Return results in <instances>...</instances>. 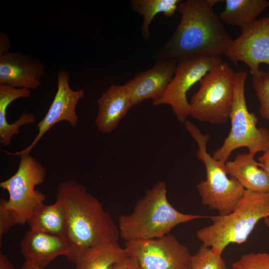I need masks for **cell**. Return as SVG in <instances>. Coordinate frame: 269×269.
<instances>
[{"instance_id": "cell-1", "label": "cell", "mask_w": 269, "mask_h": 269, "mask_svg": "<svg viewBox=\"0 0 269 269\" xmlns=\"http://www.w3.org/2000/svg\"><path fill=\"white\" fill-rule=\"evenodd\" d=\"M221 0H186L178 4L180 22L154 59L176 64L188 59L220 57L233 39L226 30L214 5Z\"/></svg>"}, {"instance_id": "cell-2", "label": "cell", "mask_w": 269, "mask_h": 269, "mask_svg": "<svg viewBox=\"0 0 269 269\" xmlns=\"http://www.w3.org/2000/svg\"><path fill=\"white\" fill-rule=\"evenodd\" d=\"M56 199L65 207L67 223L66 237L70 245L67 259L74 263L88 248L108 242L118 241L119 227L102 203L86 187L75 181L60 182Z\"/></svg>"}, {"instance_id": "cell-3", "label": "cell", "mask_w": 269, "mask_h": 269, "mask_svg": "<svg viewBox=\"0 0 269 269\" xmlns=\"http://www.w3.org/2000/svg\"><path fill=\"white\" fill-rule=\"evenodd\" d=\"M210 217L175 209L168 200L166 182L160 181L137 200L131 214L119 216L118 227L120 237L126 242L148 240L168 234L179 224Z\"/></svg>"}, {"instance_id": "cell-4", "label": "cell", "mask_w": 269, "mask_h": 269, "mask_svg": "<svg viewBox=\"0 0 269 269\" xmlns=\"http://www.w3.org/2000/svg\"><path fill=\"white\" fill-rule=\"evenodd\" d=\"M269 217V193L245 190L236 208L226 215L211 216L212 223L197 231L202 244L221 256L230 244L246 242L260 220Z\"/></svg>"}, {"instance_id": "cell-5", "label": "cell", "mask_w": 269, "mask_h": 269, "mask_svg": "<svg viewBox=\"0 0 269 269\" xmlns=\"http://www.w3.org/2000/svg\"><path fill=\"white\" fill-rule=\"evenodd\" d=\"M184 124L198 145L196 156L205 167L206 179L196 186L201 203L210 209L217 211L219 215H227L238 206L245 189L235 178L228 176L224 163L215 159L208 153L207 144L210 135L203 134L188 120Z\"/></svg>"}, {"instance_id": "cell-6", "label": "cell", "mask_w": 269, "mask_h": 269, "mask_svg": "<svg viewBox=\"0 0 269 269\" xmlns=\"http://www.w3.org/2000/svg\"><path fill=\"white\" fill-rule=\"evenodd\" d=\"M247 78L246 71L235 72L234 94L229 119L231 128L222 145L214 151L212 156L225 163L233 151L246 147L253 156L269 149V130L258 128V118L249 111L245 96Z\"/></svg>"}, {"instance_id": "cell-7", "label": "cell", "mask_w": 269, "mask_h": 269, "mask_svg": "<svg viewBox=\"0 0 269 269\" xmlns=\"http://www.w3.org/2000/svg\"><path fill=\"white\" fill-rule=\"evenodd\" d=\"M235 72L223 62L199 81L200 87L192 96L189 116L202 122L223 124L229 119L233 101Z\"/></svg>"}, {"instance_id": "cell-8", "label": "cell", "mask_w": 269, "mask_h": 269, "mask_svg": "<svg viewBox=\"0 0 269 269\" xmlns=\"http://www.w3.org/2000/svg\"><path fill=\"white\" fill-rule=\"evenodd\" d=\"M20 157L16 172L1 182L0 187L9 194L8 200L3 198L5 205L14 213L18 224L24 225L45 200V195L35 187L44 182L46 170L30 154Z\"/></svg>"}, {"instance_id": "cell-9", "label": "cell", "mask_w": 269, "mask_h": 269, "mask_svg": "<svg viewBox=\"0 0 269 269\" xmlns=\"http://www.w3.org/2000/svg\"><path fill=\"white\" fill-rule=\"evenodd\" d=\"M222 62L220 57H214L191 59L178 63L172 79L161 97L152 102L153 105L170 106L177 120L184 123L189 116L188 91L208 72Z\"/></svg>"}, {"instance_id": "cell-10", "label": "cell", "mask_w": 269, "mask_h": 269, "mask_svg": "<svg viewBox=\"0 0 269 269\" xmlns=\"http://www.w3.org/2000/svg\"><path fill=\"white\" fill-rule=\"evenodd\" d=\"M125 249L142 269H190L191 255L172 235L127 241Z\"/></svg>"}, {"instance_id": "cell-11", "label": "cell", "mask_w": 269, "mask_h": 269, "mask_svg": "<svg viewBox=\"0 0 269 269\" xmlns=\"http://www.w3.org/2000/svg\"><path fill=\"white\" fill-rule=\"evenodd\" d=\"M69 73L65 70L58 71L57 76V89L52 102L44 117L37 125L38 134L25 148L14 153L5 152L13 156L30 154V152L44 134L56 124L66 121L72 127H76L79 117L76 108L85 95L83 89L73 90L69 84Z\"/></svg>"}, {"instance_id": "cell-12", "label": "cell", "mask_w": 269, "mask_h": 269, "mask_svg": "<svg viewBox=\"0 0 269 269\" xmlns=\"http://www.w3.org/2000/svg\"><path fill=\"white\" fill-rule=\"evenodd\" d=\"M225 55L234 64L245 63L251 73L260 70L262 63L269 66V15L241 28L240 35L233 40Z\"/></svg>"}, {"instance_id": "cell-13", "label": "cell", "mask_w": 269, "mask_h": 269, "mask_svg": "<svg viewBox=\"0 0 269 269\" xmlns=\"http://www.w3.org/2000/svg\"><path fill=\"white\" fill-rule=\"evenodd\" d=\"M45 65L40 60L20 52L0 54V84L35 89L41 85Z\"/></svg>"}, {"instance_id": "cell-14", "label": "cell", "mask_w": 269, "mask_h": 269, "mask_svg": "<svg viewBox=\"0 0 269 269\" xmlns=\"http://www.w3.org/2000/svg\"><path fill=\"white\" fill-rule=\"evenodd\" d=\"M177 64L156 61L149 69L137 73L125 86L133 106L145 100L159 99L172 79Z\"/></svg>"}, {"instance_id": "cell-15", "label": "cell", "mask_w": 269, "mask_h": 269, "mask_svg": "<svg viewBox=\"0 0 269 269\" xmlns=\"http://www.w3.org/2000/svg\"><path fill=\"white\" fill-rule=\"evenodd\" d=\"M20 245L25 262L42 269L58 256L67 258L70 250L66 237L31 230L26 233Z\"/></svg>"}, {"instance_id": "cell-16", "label": "cell", "mask_w": 269, "mask_h": 269, "mask_svg": "<svg viewBox=\"0 0 269 269\" xmlns=\"http://www.w3.org/2000/svg\"><path fill=\"white\" fill-rule=\"evenodd\" d=\"M98 113L95 120L100 132L109 134L118 126L133 106L125 85H112L98 99Z\"/></svg>"}, {"instance_id": "cell-17", "label": "cell", "mask_w": 269, "mask_h": 269, "mask_svg": "<svg viewBox=\"0 0 269 269\" xmlns=\"http://www.w3.org/2000/svg\"><path fill=\"white\" fill-rule=\"evenodd\" d=\"M225 165L228 174L237 179L245 189L269 193V178L254 156L239 154L234 160L227 161Z\"/></svg>"}, {"instance_id": "cell-18", "label": "cell", "mask_w": 269, "mask_h": 269, "mask_svg": "<svg viewBox=\"0 0 269 269\" xmlns=\"http://www.w3.org/2000/svg\"><path fill=\"white\" fill-rule=\"evenodd\" d=\"M30 96L29 90L0 84V142L3 146H8L10 144L12 137L19 134L21 126L35 122V115L30 112L23 113L13 123H9L6 119L7 109L12 102Z\"/></svg>"}, {"instance_id": "cell-19", "label": "cell", "mask_w": 269, "mask_h": 269, "mask_svg": "<svg viewBox=\"0 0 269 269\" xmlns=\"http://www.w3.org/2000/svg\"><path fill=\"white\" fill-rule=\"evenodd\" d=\"M27 223L30 230L50 235L66 237L67 217L65 207L58 199L51 205L44 203L34 210Z\"/></svg>"}, {"instance_id": "cell-20", "label": "cell", "mask_w": 269, "mask_h": 269, "mask_svg": "<svg viewBox=\"0 0 269 269\" xmlns=\"http://www.w3.org/2000/svg\"><path fill=\"white\" fill-rule=\"evenodd\" d=\"M128 255L118 241L102 243L81 254L74 263L75 269H112L117 262Z\"/></svg>"}, {"instance_id": "cell-21", "label": "cell", "mask_w": 269, "mask_h": 269, "mask_svg": "<svg viewBox=\"0 0 269 269\" xmlns=\"http://www.w3.org/2000/svg\"><path fill=\"white\" fill-rule=\"evenodd\" d=\"M225 7L219 14L222 22L240 29L254 21L269 6L266 0H226Z\"/></svg>"}, {"instance_id": "cell-22", "label": "cell", "mask_w": 269, "mask_h": 269, "mask_svg": "<svg viewBox=\"0 0 269 269\" xmlns=\"http://www.w3.org/2000/svg\"><path fill=\"white\" fill-rule=\"evenodd\" d=\"M181 0H131L130 7L133 11L143 18L141 26L142 38L149 39V27L154 17L162 13L167 17L173 15L178 9Z\"/></svg>"}, {"instance_id": "cell-23", "label": "cell", "mask_w": 269, "mask_h": 269, "mask_svg": "<svg viewBox=\"0 0 269 269\" xmlns=\"http://www.w3.org/2000/svg\"><path fill=\"white\" fill-rule=\"evenodd\" d=\"M252 87L260 102L259 113L264 119L269 121V69L251 73Z\"/></svg>"}, {"instance_id": "cell-24", "label": "cell", "mask_w": 269, "mask_h": 269, "mask_svg": "<svg viewBox=\"0 0 269 269\" xmlns=\"http://www.w3.org/2000/svg\"><path fill=\"white\" fill-rule=\"evenodd\" d=\"M190 269H228L221 256L202 244L198 251L191 255Z\"/></svg>"}, {"instance_id": "cell-25", "label": "cell", "mask_w": 269, "mask_h": 269, "mask_svg": "<svg viewBox=\"0 0 269 269\" xmlns=\"http://www.w3.org/2000/svg\"><path fill=\"white\" fill-rule=\"evenodd\" d=\"M231 269H269V253L243 255L232 265Z\"/></svg>"}, {"instance_id": "cell-26", "label": "cell", "mask_w": 269, "mask_h": 269, "mask_svg": "<svg viewBox=\"0 0 269 269\" xmlns=\"http://www.w3.org/2000/svg\"><path fill=\"white\" fill-rule=\"evenodd\" d=\"M18 224L14 213L5 204L3 198L0 199V246H1L2 238L4 234L13 226Z\"/></svg>"}, {"instance_id": "cell-27", "label": "cell", "mask_w": 269, "mask_h": 269, "mask_svg": "<svg viewBox=\"0 0 269 269\" xmlns=\"http://www.w3.org/2000/svg\"><path fill=\"white\" fill-rule=\"evenodd\" d=\"M112 269H142L137 259L134 256L128 255L117 262Z\"/></svg>"}, {"instance_id": "cell-28", "label": "cell", "mask_w": 269, "mask_h": 269, "mask_svg": "<svg viewBox=\"0 0 269 269\" xmlns=\"http://www.w3.org/2000/svg\"><path fill=\"white\" fill-rule=\"evenodd\" d=\"M259 166L267 173L269 178V149L264 152L259 159Z\"/></svg>"}, {"instance_id": "cell-29", "label": "cell", "mask_w": 269, "mask_h": 269, "mask_svg": "<svg viewBox=\"0 0 269 269\" xmlns=\"http://www.w3.org/2000/svg\"><path fill=\"white\" fill-rule=\"evenodd\" d=\"M10 42L7 36L3 33H0V54L9 51Z\"/></svg>"}, {"instance_id": "cell-30", "label": "cell", "mask_w": 269, "mask_h": 269, "mask_svg": "<svg viewBox=\"0 0 269 269\" xmlns=\"http://www.w3.org/2000/svg\"><path fill=\"white\" fill-rule=\"evenodd\" d=\"M0 269H14V267L8 258L0 252Z\"/></svg>"}, {"instance_id": "cell-31", "label": "cell", "mask_w": 269, "mask_h": 269, "mask_svg": "<svg viewBox=\"0 0 269 269\" xmlns=\"http://www.w3.org/2000/svg\"><path fill=\"white\" fill-rule=\"evenodd\" d=\"M20 269H44L36 267L26 262L24 263Z\"/></svg>"}, {"instance_id": "cell-32", "label": "cell", "mask_w": 269, "mask_h": 269, "mask_svg": "<svg viewBox=\"0 0 269 269\" xmlns=\"http://www.w3.org/2000/svg\"><path fill=\"white\" fill-rule=\"evenodd\" d=\"M264 222L266 225L269 228V217H266L264 218Z\"/></svg>"}]
</instances>
